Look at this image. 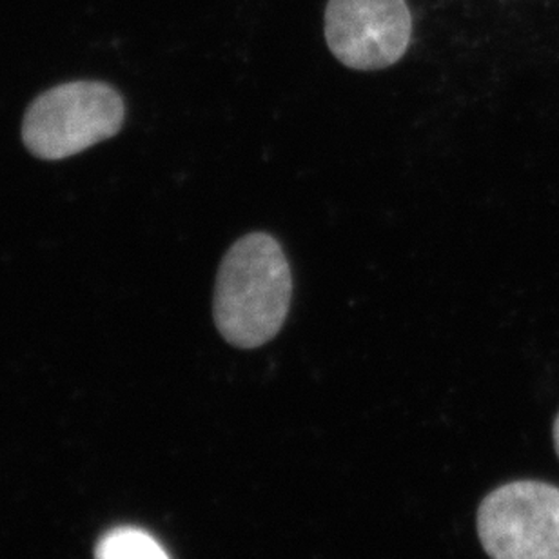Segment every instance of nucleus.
Returning <instances> with one entry per match:
<instances>
[{
    "label": "nucleus",
    "instance_id": "f03ea898",
    "mask_svg": "<svg viewBox=\"0 0 559 559\" xmlns=\"http://www.w3.org/2000/svg\"><path fill=\"white\" fill-rule=\"evenodd\" d=\"M122 122L124 103L119 93L100 82H71L32 104L22 139L38 158L60 160L117 135Z\"/></svg>",
    "mask_w": 559,
    "mask_h": 559
},
{
    "label": "nucleus",
    "instance_id": "f257e3e1",
    "mask_svg": "<svg viewBox=\"0 0 559 559\" xmlns=\"http://www.w3.org/2000/svg\"><path fill=\"white\" fill-rule=\"evenodd\" d=\"M293 300V273L273 235L249 233L233 243L216 275L213 317L227 344L257 349L284 328Z\"/></svg>",
    "mask_w": 559,
    "mask_h": 559
},
{
    "label": "nucleus",
    "instance_id": "20e7f679",
    "mask_svg": "<svg viewBox=\"0 0 559 559\" xmlns=\"http://www.w3.org/2000/svg\"><path fill=\"white\" fill-rule=\"evenodd\" d=\"M413 16L405 0H329L325 40L342 64L385 70L409 48Z\"/></svg>",
    "mask_w": 559,
    "mask_h": 559
},
{
    "label": "nucleus",
    "instance_id": "39448f33",
    "mask_svg": "<svg viewBox=\"0 0 559 559\" xmlns=\"http://www.w3.org/2000/svg\"><path fill=\"white\" fill-rule=\"evenodd\" d=\"M95 559H169V556L142 528L117 527L98 542Z\"/></svg>",
    "mask_w": 559,
    "mask_h": 559
},
{
    "label": "nucleus",
    "instance_id": "7ed1b4c3",
    "mask_svg": "<svg viewBox=\"0 0 559 559\" xmlns=\"http://www.w3.org/2000/svg\"><path fill=\"white\" fill-rule=\"evenodd\" d=\"M478 536L490 559H559V487L520 479L479 503Z\"/></svg>",
    "mask_w": 559,
    "mask_h": 559
},
{
    "label": "nucleus",
    "instance_id": "423d86ee",
    "mask_svg": "<svg viewBox=\"0 0 559 559\" xmlns=\"http://www.w3.org/2000/svg\"><path fill=\"white\" fill-rule=\"evenodd\" d=\"M555 445H556V452H558V456H559V415L555 421Z\"/></svg>",
    "mask_w": 559,
    "mask_h": 559
}]
</instances>
